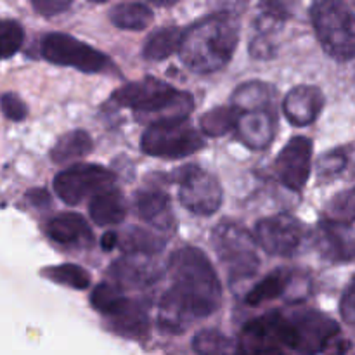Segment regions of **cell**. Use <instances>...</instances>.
<instances>
[{
	"mask_svg": "<svg viewBox=\"0 0 355 355\" xmlns=\"http://www.w3.org/2000/svg\"><path fill=\"white\" fill-rule=\"evenodd\" d=\"M114 321V326L120 333L128 336H142L146 335L149 328L148 315H146V311L135 302H128L127 307L116 314L114 318H111Z\"/></svg>",
	"mask_w": 355,
	"mask_h": 355,
	"instance_id": "29",
	"label": "cell"
},
{
	"mask_svg": "<svg viewBox=\"0 0 355 355\" xmlns=\"http://www.w3.org/2000/svg\"><path fill=\"white\" fill-rule=\"evenodd\" d=\"M349 350H350V343L347 342L343 336H340V333H338V335H335L331 340H329L328 345L324 347V350H322V352H324L326 355H347Z\"/></svg>",
	"mask_w": 355,
	"mask_h": 355,
	"instance_id": "40",
	"label": "cell"
},
{
	"mask_svg": "<svg viewBox=\"0 0 355 355\" xmlns=\"http://www.w3.org/2000/svg\"><path fill=\"white\" fill-rule=\"evenodd\" d=\"M182 28L166 26L159 28L155 33L149 35L144 45V58L149 61H163L172 54L179 52L180 40H182Z\"/></svg>",
	"mask_w": 355,
	"mask_h": 355,
	"instance_id": "22",
	"label": "cell"
},
{
	"mask_svg": "<svg viewBox=\"0 0 355 355\" xmlns=\"http://www.w3.org/2000/svg\"><path fill=\"white\" fill-rule=\"evenodd\" d=\"M111 276L121 286H148L159 277V270L137 255H127L111 267Z\"/></svg>",
	"mask_w": 355,
	"mask_h": 355,
	"instance_id": "17",
	"label": "cell"
},
{
	"mask_svg": "<svg viewBox=\"0 0 355 355\" xmlns=\"http://www.w3.org/2000/svg\"><path fill=\"white\" fill-rule=\"evenodd\" d=\"M211 241L218 259L234 281L253 276L259 270L260 259L255 238L245 227L232 222H222L214 229Z\"/></svg>",
	"mask_w": 355,
	"mask_h": 355,
	"instance_id": "5",
	"label": "cell"
},
{
	"mask_svg": "<svg viewBox=\"0 0 355 355\" xmlns=\"http://www.w3.org/2000/svg\"><path fill=\"white\" fill-rule=\"evenodd\" d=\"M347 166V156L342 149L328 153L318 163L319 177H335Z\"/></svg>",
	"mask_w": 355,
	"mask_h": 355,
	"instance_id": "33",
	"label": "cell"
},
{
	"mask_svg": "<svg viewBox=\"0 0 355 355\" xmlns=\"http://www.w3.org/2000/svg\"><path fill=\"white\" fill-rule=\"evenodd\" d=\"M239 38L238 17L214 12L184 30L179 54L194 73L218 71L232 59Z\"/></svg>",
	"mask_w": 355,
	"mask_h": 355,
	"instance_id": "2",
	"label": "cell"
},
{
	"mask_svg": "<svg viewBox=\"0 0 355 355\" xmlns=\"http://www.w3.org/2000/svg\"><path fill=\"white\" fill-rule=\"evenodd\" d=\"M193 349L198 355H234V343L218 329H201L193 340Z\"/></svg>",
	"mask_w": 355,
	"mask_h": 355,
	"instance_id": "28",
	"label": "cell"
},
{
	"mask_svg": "<svg viewBox=\"0 0 355 355\" xmlns=\"http://www.w3.org/2000/svg\"><path fill=\"white\" fill-rule=\"evenodd\" d=\"M110 19L114 26L121 30L139 31L148 28L155 19V14L148 6L139 2L118 3L110 10Z\"/></svg>",
	"mask_w": 355,
	"mask_h": 355,
	"instance_id": "21",
	"label": "cell"
},
{
	"mask_svg": "<svg viewBox=\"0 0 355 355\" xmlns=\"http://www.w3.org/2000/svg\"><path fill=\"white\" fill-rule=\"evenodd\" d=\"M24 30L16 21H0V59L12 58L21 49Z\"/></svg>",
	"mask_w": 355,
	"mask_h": 355,
	"instance_id": "31",
	"label": "cell"
},
{
	"mask_svg": "<svg viewBox=\"0 0 355 355\" xmlns=\"http://www.w3.org/2000/svg\"><path fill=\"white\" fill-rule=\"evenodd\" d=\"M47 234L52 241L59 245H75V243H90L92 232L82 215L64 214L52 218L47 225Z\"/></svg>",
	"mask_w": 355,
	"mask_h": 355,
	"instance_id": "18",
	"label": "cell"
},
{
	"mask_svg": "<svg viewBox=\"0 0 355 355\" xmlns=\"http://www.w3.org/2000/svg\"><path fill=\"white\" fill-rule=\"evenodd\" d=\"M0 110H2L3 116L9 118V120L12 121L24 120L28 114L26 104H24L23 99L14 92H6L0 96Z\"/></svg>",
	"mask_w": 355,
	"mask_h": 355,
	"instance_id": "34",
	"label": "cell"
},
{
	"mask_svg": "<svg viewBox=\"0 0 355 355\" xmlns=\"http://www.w3.org/2000/svg\"><path fill=\"white\" fill-rule=\"evenodd\" d=\"M231 106L238 111L259 110V107H274V90L269 83L255 80L239 85L232 94Z\"/></svg>",
	"mask_w": 355,
	"mask_h": 355,
	"instance_id": "20",
	"label": "cell"
},
{
	"mask_svg": "<svg viewBox=\"0 0 355 355\" xmlns=\"http://www.w3.org/2000/svg\"><path fill=\"white\" fill-rule=\"evenodd\" d=\"M148 2L155 3V6H159V7H168V6H173V3H177L179 0H148Z\"/></svg>",
	"mask_w": 355,
	"mask_h": 355,
	"instance_id": "43",
	"label": "cell"
},
{
	"mask_svg": "<svg viewBox=\"0 0 355 355\" xmlns=\"http://www.w3.org/2000/svg\"><path fill=\"white\" fill-rule=\"evenodd\" d=\"M92 151V139L85 130H73L62 135L51 151V158L54 163H69L83 158Z\"/></svg>",
	"mask_w": 355,
	"mask_h": 355,
	"instance_id": "23",
	"label": "cell"
},
{
	"mask_svg": "<svg viewBox=\"0 0 355 355\" xmlns=\"http://www.w3.org/2000/svg\"><path fill=\"white\" fill-rule=\"evenodd\" d=\"M302 239H304V227L291 215H274V217L262 218L255 225V241L269 255H293Z\"/></svg>",
	"mask_w": 355,
	"mask_h": 355,
	"instance_id": "10",
	"label": "cell"
},
{
	"mask_svg": "<svg viewBox=\"0 0 355 355\" xmlns=\"http://www.w3.org/2000/svg\"><path fill=\"white\" fill-rule=\"evenodd\" d=\"M311 19L322 49L335 61H352L355 55L354 14L343 0H314Z\"/></svg>",
	"mask_w": 355,
	"mask_h": 355,
	"instance_id": "4",
	"label": "cell"
},
{
	"mask_svg": "<svg viewBox=\"0 0 355 355\" xmlns=\"http://www.w3.org/2000/svg\"><path fill=\"white\" fill-rule=\"evenodd\" d=\"M92 2H106V0H92Z\"/></svg>",
	"mask_w": 355,
	"mask_h": 355,
	"instance_id": "44",
	"label": "cell"
},
{
	"mask_svg": "<svg viewBox=\"0 0 355 355\" xmlns=\"http://www.w3.org/2000/svg\"><path fill=\"white\" fill-rule=\"evenodd\" d=\"M300 0H260L262 17L279 24L295 16Z\"/></svg>",
	"mask_w": 355,
	"mask_h": 355,
	"instance_id": "32",
	"label": "cell"
},
{
	"mask_svg": "<svg viewBox=\"0 0 355 355\" xmlns=\"http://www.w3.org/2000/svg\"><path fill=\"white\" fill-rule=\"evenodd\" d=\"M243 352L245 355H288L283 347L270 342H245Z\"/></svg>",
	"mask_w": 355,
	"mask_h": 355,
	"instance_id": "37",
	"label": "cell"
},
{
	"mask_svg": "<svg viewBox=\"0 0 355 355\" xmlns=\"http://www.w3.org/2000/svg\"><path fill=\"white\" fill-rule=\"evenodd\" d=\"M73 2L75 0H31V6H33V9L38 14H42L45 17H51L68 10Z\"/></svg>",
	"mask_w": 355,
	"mask_h": 355,
	"instance_id": "36",
	"label": "cell"
},
{
	"mask_svg": "<svg viewBox=\"0 0 355 355\" xmlns=\"http://www.w3.org/2000/svg\"><path fill=\"white\" fill-rule=\"evenodd\" d=\"M215 12H225L238 17L246 9L248 0H210Z\"/></svg>",
	"mask_w": 355,
	"mask_h": 355,
	"instance_id": "38",
	"label": "cell"
},
{
	"mask_svg": "<svg viewBox=\"0 0 355 355\" xmlns=\"http://www.w3.org/2000/svg\"><path fill=\"white\" fill-rule=\"evenodd\" d=\"M44 272L49 279L73 288V290H85L90 286L89 272L80 266H75V263H61V266L49 267Z\"/></svg>",
	"mask_w": 355,
	"mask_h": 355,
	"instance_id": "30",
	"label": "cell"
},
{
	"mask_svg": "<svg viewBox=\"0 0 355 355\" xmlns=\"http://www.w3.org/2000/svg\"><path fill=\"white\" fill-rule=\"evenodd\" d=\"M329 210H331V218L335 220H347L352 222L354 218V191H347V193L340 194L335 200L329 203Z\"/></svg>",
	"mask_w": 355,
	"mask_h": 355,
	"instance_id": "35",
	"label": "cell"
},
{
	"mask_svg": "<svg viewBox=\"0 0 355 355\" xmlns=\"http://www.w3.org/2000/svg\"><path fill=\"white\" fill-rule=\"evenodd\" d=\"M312 141L307 137H293L276 159V173L288 189L302 191L311 177Z\"/></svg>",
	"mask_w": 355,
	"mask_h": 355,
	"instance_id": "12",
	"label": "cell"
},
{
	"mask_svg": "<svg viewBox=\"0 0 355 355\" xmlns=\"http://www.w3.org/2000/svg\"><path fill=\"white\" fill-rule=\"evenodd\" d=\"M101 246H103L104 252H111L118 246V234L116 232H106L101 239Z\"/></svg>",
	"mask_w": 355,
	"mask_h": 355,
	"instance_id": "42",
	"label": "cell"
},
{
	"mask_svg": "<svg viewBox=\"0 0 355 355\" xmlns=\"http://www.w3.org/2000/svg\"><path fill=\"white\" fill-rule=\"evenodd\" d=\"M42 55L52 64L71 66L83 73L104 71L110 59L97 49L76 40L66 33H49L42 40Z\"/></svg>",
	"mask_w": 355,
	"mask_h": 355,
	"instance_id": "7",
	"label": "cell"
},
{
	"mask_svg": "<svg viewBox=\"0 0 355 355\" xmlns=\"http://www.w3.org/2000/svg\"><path fill=\"white\" fill-rule=\"evenodd\" d=\"M239 111L234 106H218L207 111L200 118V127L208 137H222L234 130L238 123Z\"/></svg>",
	"mask_w": 355,
	"mask_h": 355,
	"instance_id": "26",
	"label": "cell"
},
{
	"mask_svg": "<svg viewBox=\"0 0 355 355\" xmlns=\"http://www.w3.org/2000/svg\"><path fill=\"white\" fill-rule=\"evenodd\" d=\"M177 182H179V200L186 210L196 215H211L220 208V184L200 166H184L177 172Z\"/></svg>",
	"mask_w": 355,
	"mask_h": 355,
	"instance_id": "9",
	"label": "cell"
},
{
	"mask_svg": "<svg viewBox=\"0 0 355 355\" xmlns=\"http://www.w3.org/2000/svg\"><path fill=\"white\" fill-rule=\"evenodd\" d=\"M137 214L142 220L149 222L156 229L170 231L173 227V215L170 210V200L163 191H142L139 193Z\"/></svg>",
	"mask_w": 355,
	"mask_h": 355,
	"instance_id": "16",
	"label": "cell"
},
{
	"mask_svg": "<svg viewBox=\"0 0 355 355\" xmlns=\"http://www.w3.org/2000/svg\"><path fill=\"white\" fill-rule=\"evenodd\" d=\"M239 141L245 142L253 151H262L269 148L276 134V114L272 107H259V110L239 111L238 123Z\"/></svg>",
	"mask_w": 355,
	"mask_h": 355,
	"instance_id": "13",
	"label": "cell"
},
{
	"mask_svg": "<svg viewBox=\"0 0 355 355\" xmlns=\"http://www.w3.org/2000/svg\"><path fill=\"white\" fill-rule=\"evenodd\" d=\"M118 243H120L121 250L127 255H144L153 257L158 255L165 248V241L155 232L144 231L139 227H130L123 232V236H118Z\"/></svg>",
	"mask_w": 355,
	"mask_h": 355,
	"instance_id": "24",
	"label": "cell"
},
{
	"mask_svg": "<svg viewBox=\"0 0 355 355\" xmlns=\"http://www.w3.org/2000/svg\"><path fill=\"white\" fill-rule=\"evenodd\" d=\"M116 177L99 165H73L54 179V191L66 205H78L85 198L113 189Z\"/></svg>",
	"mask_w": 355,
	"mask_h": 355,
	"instance_id": "8",
	"label": "cell"
},
{
	"mask_svg": "<svg viewBox=\"0 0 355 355\" xmlns=\"http://www.w3.org/2000/svg\"><path fill=\"white\" fill-rule=\"evenodd\" d=\"M324 106V96L314 85H298L286 94L283 111L295 127L311 125Z\"/></svg>",
	"mask_w": 355,
	"mask_h": 355,
	"instance_id": "14",
	"label": "cell"
},
{
	"mask_svg": "<svg viewBox=\"0 0 355 355\" xmlns=\"http://www.w3.org/2000/svg\"><path fill=\"white\" fill-rule=\"evenodd\" d=\"M128 298L123 297L121 290L113 284L101 283L94 288L92 295H90V304L101 314L107 315V318H114L120 314L128 304Z\"/></svg>",
	"mask_w": 355,
	"mask_h": 355,
	"instance_id": "27",
	"label": "cell"
},
{
	"mask_svg": "<svg viewBox=\"0 0 355 355\" xmlns=\"http://www.w3.org/2000/svg\"><path fill=\"white\" fill-rule=\"evenodd\" d=\"M89 214L97 225L120 224L127 215V203L118 191H104V193L96 194L92 198Z\"/></svg>",
	"mask_w": 355,
	"mask_h": 355,
	"instance_id": "19",
	"label": "cell"
},
{
	"mask_svg": "<svg viewBox=\"0 0 355 355\" xmlns=\"http://www.w3.org/2000/svg\"><path fill=\"white\" fill-rule=\"evenodd\" d=\"M203 146L205 141L201 134L191 127L187 120L149 125L141 139L142 151L156 158H186L200 151Z\"/></svg>",
	"mask_w": 355,
	"mask_h": 355,
	"instance_id": "6",
	"label": "cell"
},
{
	"mask_svg": "<svg viewBox=\"0 0 355 355\" xmlns=\"http://www.w3.org/2000/svg\"><path fill=\"white\" fill-rule=\"evenodd\" d=\"M113 101L120 106L132 107L135 118L148 125L187 120L194 107V99L189 92H179L153 76L118 89L113 94Z\"/></svg>",
	"mask_w": 355,
	"mask_h": 355,
	"instance_id": "3",
	"label": "cell"
},
{
	"mask_svg": "<svg viewBox=\"0 0 355 355\" xmlns=\"http://www.w3.org/2000/svg\"><path fill=\"white\" fill-rule=\"evenodd\" d=\"M319 250L322 257L336 262H350L354 259L352 222L328 218L319 227Z\"/></svg>",
	"mask_w": 355,
	"mask_h": 355,
	"instance_id": "15",
	"label": "cell"
},
{
	"mask_svg": "<svg viewBox=\"0 0 355 355\" xmlns=\"http://www.w3.org/2000/svg\"><path fill=\"white\" fill-rule=\"evenodd\" d=\"M290 281L291 274L288 272V270H274L269 276L263 277L255 288H252V290L248 291V295H246L245 298L246 304H248L250 307H257V305L266 304V302L269 300H276V298H279L281 295L288 290Z\"/></svg>",
	"mask_w": 355,
	"mask_h": 355,
	"instance_id": "25",
	"label": "cell"
},
{
	"mask_svg": "<svg viewBox=\"0 0 355 355\" xmlns=\"http://www.w3.org/2000/svg\"><path fill=\"white\" fill-rule=\"evenodd\" d=\"M28 200L35 207H47V205H51V196H49V193L45 189H31L28 193Z\"/></svg>",
	"mask_w": 355,
	"mask_h": 355,
	"instance_id": "41",
	"label": "cell"
},
{
	"mask_svg": "<svg viewBox=\"0 0 355 355\" xmlns=\"http://www.w3.org/2000/svg\"><path fill=\"white\" fill-rule=\"evenodd\" d=\"M340 311H342L343 319L347 324H354L355 318V297H354V284H349L342 297V304H340Z\"/></svg>",
	"mask_w": 355,
	"mask_h": 355,
	"instance_id": "39",
	"label": "cell"
},
{
	"mask_svg": "<svg viewBox=\"0 0 355 355\" xmlns=\"http://www.w3.org/2000/svg\"><path fill=\"white\" fill-rule=\"evenodd\" d=\"M295 329V352L300 355H318L324 350L329 340L338 335L340 328L328 315L315 311H304L290 319Z\"/></svg>",
	"mask_w": 355,
	"mask_h": 355,
	"instance_id": "11",
	"label": "cell"
},
{
	"mask_svg": "<svg viewBox=\"0 0 355 355\" xmlns=\"http://www.w3.org/2000/svg\"><path fill=\"white\" fill-rule=\"evenodd\" d=\"M173 286L159 304V328L182 333L191 322L214 314L222 302V288L214 266L201 250L184 246L168 263Z\"/></svg>",
	"mask_w": 355,
	"mask_h": 355,
	"instance_id": "1",
	"label": "cell"
}]
</instances>
